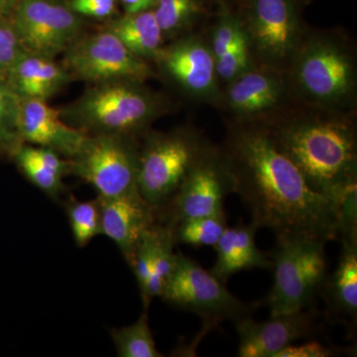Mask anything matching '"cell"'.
<instances>
[{"label": "cell", "mask_w": 357, "mask_h": 357, "mask_svg": "<svg viewBox=\"0 0 357 357\" xmlns=\"http://www.w3.org/2000/svg\"><path fill=\"white\" fill-rule=\"evenodd\" d=\"M220 150L231 178L232 194L250 211L252 223L275 236L337 241L333 201L312 189L279 149L264 124L227 123Z\"/></svg>", "instance_id": "obj_1"}, {"label": "cell", "mask_w": 357, "mask_h": 357, "mask_svg": "<svg viewBox=\"0 0 357 357\" xmlns=\"http://www.w3.org/2000/svg\"><path fill=\"white\" fill-rule=\"evenodd\" d=\"M356 114L296 105L264 126L307 184L332 199L357 182Z\"/></svg>", "instance_id": "obj_2"}, {"label": "cell", "mask_w": 357, "mask_h": 357, "mask_svg": "<svg viewBox=\"0 0 357 357\" xmlns=\"http://www.w3.org/2000/svg\"><path fill=\"white\" fill-rule=\"evenodd\" d=\"M286 76L297 105L356 112V49L344 32L310 27Z\"/></svg>", "instance_id": "obj_3"}, {"label": "cell", "mask_w": 357, "mask_h": 357, "mask_svg": "<svg viewBox=\"0 0 357 357\" xmlns=\"http://www.w3.org/2000/svg\"><path fill=\"white\" fill-rule=\"evenodd\" d=\"M172 107L168 96L146 83L119 79L89 84L77 100L59 110L68 124L88 135L142 138Z\"/></svg>", "instance_id": "obj_4"}, {"label": "cell", "mask_w": 357, "mask_h": 357, "mask_svg": "<svg viewBox=\"0 0 357 357\" xmlns=\"http://www.w3.org/2000/svg\"><path fill=\"white\" fill-rule=\"evenodd\" d=\"M208 140L194 126L150 129L140 140L138 190L155 213L169 203Z\"/></svg>", "instance_id": "obj_5"}, {"label": "cell", "mask_w": 357, "mask_h": 357, "mask_svg": "<svg viewBox=\"0 0 357 357\" xmlns=\"http://www.w3.org/2000/svg\"><path fill=\"white\" fill-rule=\"evenodd\" d=\"M304 0H243L236 8L255 67L286 74L310 27Z\"/></svg>", "instance_id": "obj_6"}, {"label": "cell", "mask_w": 357, "mask_h": 357, "mask_svg": "<svg viewBox=\"0 0 357 357\" xmlns=\"http://www.w3.org/2000/svg\"><path fill=\"white\" fill-rule=\"evenodd\" d=\"M325 241L307 236L276 237L269 255L273 287L266 299L270 317L311 307L328 276Z\"/></svg>", "instance_id": "obj_7"}, {"label": "cell", "mask_w": 357, "mask_h": 357, "mask_svg": "<svg viewBox=\"0 0 357 357\" xmlns=\"http://www.w3.org/2000/svg\"><path fill=\"white\" fill-rule=\"evenodd\" d=\"M141 138L126 135H88L70 159V175L88 183L102 198L139 191L138 159Z\"/></svg>", "instance_id": "obj_8"}, {"label": "cell", "mask_w": 357, "mask_h": 357, "mask_svg": "<svg viewBox=\"0 0 357 357\" xmlns=\"http://www.w3.org/2000/svg\"><path fill=\"white\" fill-rule=\"evenodd\" d=\"M160 298L170 306L198 314L208 328L225 321L236 323L252 312L215 275L183 253H177L175 269Z\"/></svg>", "instance_id": "obj_9"}, {"label": "cell", "mask_w": 357, "mask_h": 357, "mask_svg": "<svg viewBox=\"0 0 357 357\" xmlns=\"http://www.w3.org/2000/svg\"><path fill=\"white\" fill-rule=\"evenodd\" d=\"M153 63L157 76L194 102L217 107L222 86L206 31H195L160 49Z\"/></svg>", "instance_id": "obj_10"}, {"label": "cell", "mask_w": 357, "mask_h": 357, "mask_svg": "<svg viewBox=\"0 0 357 357\" xmlns=\"http://www.w3.org/2000/svg\"><path fill=\"white\" fill-rule=\"evenodd\" d=\"M62 56L61 63L73 79L89 84L119 79L146 83L157 77L149 62L131 53L105 27L100 31L84 32Z\"/></svg>", "instance_id": "obj_11"}, {"label": "cell", "mask_w": 357, "mask_h": 357, "mask_svg": "<svg viewBox=\"0 0 357 357\" xmlns=\"http://www.w3.org/2000/svg\"><path fill=\"white\" fill-rule=\"evenodd\" d=\"M232 194L231 178L218 145L208 141L173 198L157 211L156 222L173 227L189 218L222 215Z\"/></svg>", "instance_id": "obj_12"}, {"label": "cell", "mask_w": 357, "mask_h": 357, "mask_svg": "<svg viewBox=\"0 0 357 357\" xmlns=\"http://www.w3.org/2000/svg\"><path fill=\"white\" fill-rule=\"evenodd\" d=\"M297 105L286 74L253 66L222 88L217 109L227 123H267Z\"/></svg>", "instance_id": "obj_13"}, {"label": "cell", "mask_w": 357, "mask_h": 357, "mask_svg": "<svg viewBox=\"0 0 357 357\" xmlns=\"http://www.w3.org/2000/svg\"><path fill=\"white\" fill-rule=\"evenodd\" d=\"M28 51L57 58L86 32L68 0H20L11 15Z\"/></svg>", "instance_id": "obj_14"}, {"label": "cell", "mask_w": 357, "mask_h": 357, "mask_svg": "<svg viewBox=\"0 0 357 357\" xmlns=\"http://www.w3.org/2000/svg\"><path fill=\"white\" fill-rule=\"evenodd\" d=\"M317 312L311 309L270 317L263 323L248 318L236 321L239 357H276L296 340L310 337L317 328Z\"/></svg>", "instance_id": "obj_15"}, {"label": "cell", "mask_w": 357, "mask_h": 357, "mask_svg": "<svg viewBox=\"0 0 357 357\" xmlns=\"http://www.w3.org/2000/svg\"><path fill=\"white\" fill-rule=\"evenodd\" d=\"M20 131L23 143L48 148L68 160L76 156L88 137L68 124L48 102L27 98H21Z\"/></svg>", "instance_id": "obj_16"}, {"label": "cell", "mask_w": 357, "mask_h": 357, "mask_svg": "<svg viewBox=\"0 0 357 357\" xmlns=\"http://www.w3.org/2000/svg\"><path fill=\"white\" fill-rule=\"evenodd\" d=\"M100 199L102 236H107L117 246L131 266L141 237L156 222L155 211L139 191Z\"/></svg>", "instance_id": "obj_17"}, {"label": "cell", "mask_w": 357, "mask_h": 357, "mask_svg": "<svg viewBox=\"0 0 357 357\" xmlns=\"http://www.w3.org/2000/svg\"><path fill=\"white\" fill-rule=\"evenodd\" d=\"M6 79L20 98L45 102L74 81L56 58L30 51L21 56Z\"/></svg>", "instance_id": "obj_18"}, {"label": "cell", "mask_w": 357, "mask_h": 357, "mask_svg": "<svg viewBox=\"0 0 357 357\" xmlns=\"http://www.w3.org/2000/svg\"><path fill=\"white\" fill-rule=\"evenodd\" d=\"M257 230L252 222L227 227L213 246L217 251V260L211 273L225 284L230 277L244 270L271 269L269 255L256 245Z\"/></svg>", "instance_id": "obj_19"}, {"label": "cell", "mask_w": 357, "mask_h": 357, "mask_svg": "<svg viewBox=\"0 0 357 357\" xmlns=\"http://www.w3.org/2000/svg\"><path fill=\"white\" fill-rule=\"evenodd\" d=\"M20 173L34 187L56 203L67 195L64 178L70 175V160L48 148L23 143L13 155Z\"/></svg>", "instance_id": "obj_20"}, {"label": "cell", "mask_w": 357, "mask_h": 357, "mask_svg": "<svg viewBox=\"0 0 357 357\" xmlns=\"http://www.w3.org/2000/svg\"><path fill=\"white\" fill-rule=\"evenodd\" d=\"M103 27L114 33L131 53L147 62H153L166 43L153 11L119 13L105 22Z\"/></svg>", "instance_id": "obj_21"}, {"label": "cell", "mask_w": 357, "mask_h": 357, "mask_svg": "<svg viewBox=\"0 0 357 357\" xmlns=\"http://www.w3.org/2000/svg\"><path fill=\"white\" fill-rule=\"evenodd\" d=\"M321 290L328 311L342 321L356 324L357 317V243H342L337 269L326 276Z\"/></svg>", "instance_id": "obj_22"}, {"label": "cell", "mask_w": 357, "mask_h": 357, "mask_svg": "<svg viewBox=\"0 0 357 357\" xmlns=\"http://www.w3.org/2000/svg\"><path fill=\"white\" fill-rule=\"evenodd\" d=\"M147 236L150 245V274L146 289L141 295L145 310L154 298L162 295L177 263L172 227L156 222L147 230Z\"/></svg>", "instance_id": "obj_23"}, {"label": "cell", "mask_w": 357, "mask_h": 357, "mask_svg": "<svg viewBox=\"0 0 357 357\" xmlns=\"http://www.w3.org/2000/svg\"><path fill=\"white\" fill-rule=\"evenodd\" d=\"M206 0H156L153 11L166 43L190 33L208 18Z\"/></svg>", "instance_id": "obj_24"}, {"label": "cell", "mask_w": 357, "mask_h": 357, "mask_svg": "<svg viewBox=\"0 0 357 357\" xmlns=\"http://www.w3.org/2000/svg\"><path fill=\"white\" fill-rule=\"evenodd\" d=\"M110 337L119 357H162L149 326L147 312L132 325L110 328Z\"/></svg>", "instance_id": "obj_25"}, {"label": "cell", "mask_w": 357, "mask_h": 357, "mask_svg": "<svg viewBox=\"0 0 357 357\" xmlns=\"http://www.w3.org/2000/svg\"><path fill=\"white\" fill-rule=\"evenodd\" d=\"M64 204L73 238L77 248H86L96 236H102L100 197L91 201H79L69 196Z\"/></svg>", "instance_id": "obj_26"}, {"label": "cell", "mask_w": 357, "mask_h": 357, "mask_svg": "<svg viewBox=\"0 0 357 357\" xmlns=\"http://www.w3.org/2000/svg\"><path fill=\"white\" fill-rule=\"evenodd\" d=\"M21 98L0 77V160H13L23 144L20 131Z\"/></svg>", "instance_id": "obj_27"}, {"label": "cell", "mask_w": 357, "mask_h": 357, "mask_svg": "<svg viewBox=\"0 0 357 357\" xmlns=\"http://www.w3.org/2000/svg\"><path fill=\"white\" fill-rule=\"evenodd\" d=\"M206 32L215 60L236 45L248 42L238 14L229 7L217 6L213 23Z\"/></svg>", "instance_id": "obj_28"}, {"label": "cell", "mask_w": 357, "mask_h": 357, "mask_svg": "<svg viewBox=\"0 0 357 357\" xmlns=\"http://www.w3.org/2000/svg\"><path fill=\"white\" fill-rule=\"evenodd\" d=\"M225 213L210 217L189 218L173 227L176 244L192 248L215 246L227 229Z\"/></svg>", "instance_id": "obj_29"}, {"label": "cell", "mask_w": 357, "mask_h": 357, "mask_svg": "<svg viewBox=\"0 0 357 357\" xmlns=\"http://www.w3.org/2000/svg\"><path fill=\"white\" fill-rule=\"evenodd\" d=\"M335 206L338 239L357 243V182L345 185L332 198Z\"/></svg>", "instance_id": "obj_30"}, {"label": "cell", "mask_w": 357, "mask_h": 357, "mask_svg": "<svg viewBox=\"0 0 357 357\" xmlns=\"http://www.w3.org/2000/svg\"><path fill=\"white\" fill-rule=\"evenodd\" d=\"M28 51L11 17L0 16V77L6 79L13 66Z\"/></svg>", "instance_id": "obj_31"}, {"label": "cell", "mask_w": 357, "mask_h": 357, "mask_svg": "<svg viewBox=\"0 0 357 357\" xmlns=\"http://www.w3.org/2000/svg\"><path fill=\"white\" fill-rule=\"evenodd\" d=\"M248 42L236 45L215 60V70L220 86H225L253 67Z\"/></svg>", "instance_id": "obj_32"}, {"label": "cell", "mask_w": 357, "mask_h": 357, "mask_svg": "<svg viewBox=\"0 0 357 357\" xmlns=\"http://www.w3.org/2000/svg\"><path fill=\"white\" fill-rule=\"evenodd\" d=\"M70 8L84 20L107 22L119 15V0H68Z\"/></svg>", "instance_id": "obj_33"}, {"label": "cell", "mask_w": 357, "mask_h": 357, "mask_svg": "<svg viewBox=\"0 0 357 357\" xmlns=\"http://www.w3.org/2000/svg\"><path fill=\"white\" fill-rule=\"evenodd\" d=\"M337 349L326 347L318 342H309L304 344L288 345L277 354L276 357H328L340 354Z\"/></svg>", "instance_id": "obj_34"}, {"label": "cell", "mask_w": 357, "mask_h": 357, "mask_svg": "<svg viewBox=\"0 0 357 357\" xmlns=\"http://www.w3.org/2000/svg\"><path fill=\"white\" fill-rule=\"evenodd\" d=\"M156 0H119L122 7V13H136L141 11L151 10Z\"/></svg>", "instance_id": "obj_35"}, {"label": "cell", "mask_w": 357, "mask_h": 357, "mask_svg": "<svg viewBox=\"0 0 357 357\" xmlns=\"http://www.w3.org/2000/svg\"><path fill=\"white\" fill-rule=\"evenodd\" d=\"M20 0H0V16L11 17Z\"/></svg>", "instance_id": "obj_36"}, {"label": "cell", "mask_w": 357, "mask_h": 357, "mask_svg": "<svg viewBox=\"0 0 357 357\" xmlns=\"http://www.w3.org/2000/svg\"><path fill=\"white\" fill-rule=\"evenodd\" d=\"M206 1L211 2L215 6H225L236 10L237 7L243 2V0H206Z\"/></svg>", "instance_id": "obj_37"}, {"label": "cell", "mask_w": 357, "mask_h": 357, "mask_svg": "<svg viewBox=\"0 0 357 357\" xmlns=\"http://www.w3.org/2000/svg\"><path fill=\"white\" fill-rule=\"evenodd\" d=\"M305 3H309V2H311L312 0H304Z\"/></svg>", "instance_id": "obj_38"}]
</instances>
